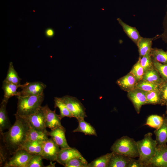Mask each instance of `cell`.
<instances>
[{
  "label": "cell",
  "instance_id": "36",
  "mask_svg": "<svg viewBox=\"0 0 167 167\" xmlns=\"http://www.w3.org/2000/svg\"><path fill=\"white\" fill-rule=\"evenodd\" d=\"M150 52L147 53L145 55L141 58L139 57L140 58L141 65L143 67L144 72L154 66Z\"/></svg>",
  "mask_w": 167,
  "mask_h": 167
},
{
  "label": "cell",
  "instance_id": "15",
  "mask_svg": "<svg viewBox=\"0 0 167 167\" xmlns=\"http://www.w3.org/2000/svg\"><path fill=\"white\" fill-rule=\"evenodd\" d=\"M137 81L130 72L120 78L116 83L123 90L128 92L135 88Z\"/></svg>",
  "mask_w": 167,
  "mask_h": 167
},
{
  "label": "cell",
  "instance_id": "8",
  "mask_svg": "<svg viewBox=\"0 0 167 167\" xmlns=\"http://www.w3.org/2000/svg\"><path fill=\"white\" fill-rule=\"evenodd\" d=\"M147 167H167V145H157Z\"/></svg>",
  "mask_w": 167,
  "mask_h": 167
},
{
  "label": "cell",
  "instance_id": "24",
  "mask_svg": "<svg viewBox=\"0 0 167 167\" xmlns=\"http://www.w3.org/2000/svg\"><path fill=\"white\" fill-rule=\"evenodd\" d=\"M142 79L159 85L164 81L154 66L144 72Z\"/></svg>",
  "mask_w": 167,
  "mask_h": 167
},
{
  "label": "cell",
  "instance_id": "22",
  "mask_svg": "<svg viewBox=\"0 0 167 167\" xmlns=\"http://www.w3.org/2000/svg\"><path fill=\"white\" fill-rule=\"evenodd\" d=\"M8 102L2 101L0 107V133L6 129H9L11 126L6 110Z\"/></svg>",
  "mask_w": 167,
  "mask_h": 167
},
{
  "label": "cell",
  "instance_id": "17",
  "mask_svg": "<svg viewBox=\"0 0 167 167\" xmlns=\"http://www.w3.org/2000/svg\"><path fill=\"white\" fill-rule=\"evenodd\" d=\"M117 19L127 36L137 45L142 37L137 28L126 24L119 18H118Z\"/></svg>",
  "mask_w": 167,
  "mask_h": 167
},
{
  "label": "cell",
  "instance_id": "29",
  "mask_svg": "<svg viewBox=\"0 0 167 167\" xmlns=\"http://www.w3.org/2000/svg\"><path fill=\"white\" fill-rule=\"evenodd\" d=\"M54 108H58L60 112L59 114L61 119L65 117L71 118L73 116L67 108L65 104L62 100L61 97H55L54 100Z\"/></svg>",
  "mask_w": 167,
  "mask_h": 167
},
{
  "label": "cell",
  "instance_id": "12",
  "mask_svg": "<svg viewBox=\"0 0 167 167\" xmlns=\"http://www.w3.org/2000/svg\"><path fill=\"white\" fill-rule=\"evenodd\" d=\"M42 108L45 114V125L46 128L52 130L56 128L63 126L61 123V118L60 115L56 113V110H51L46 104Z\"/></svg>",
  "mask_w": 167,
  "mask_h": 167
},
{
  "label": "cell",
  "instance_id": "7",
  "mask_svg": "<svg viewBox=\"0 0 167 167\" xmlns=\"http://www.w3.org/2000/svg\"><path fill=\"white\" fill-rule=\"evenodd\" d=\"M22 117L25 118L31 127L38 130L47 131L45 117L42 106L33 113Z\"/></svg>",
  "mask_w": 167,
  "mask_h": 167
},
{
  "label": "cell",
  "instance_id": "34",
  "mask_svg": "<svg viewBox=\"0 0 167 167\" xmlns=\"http://www.w3.org/2000/svg\"><path fill=\"white\" fill-rule=\"evenodd\" d=\"M88 163L83 157L75 158L69 161L64 166L65 167H88Z\"/></svg>",
  "mask_w": 167,
  "mask_h": 167
},
{
  "label": "cell",
  "instance_id": "21",
  "mask_svg": "<svg viewBox=\"0 0 167 167\" xmlns=\"http://www.w3.org/2000/svg\"><path fill=\"white\" fill-rule=\"evenodd\" d=\"M156 39V36L153 38L141 37L136 45L138 49L139 57L141 58L147 53L150 52L152 41Z\"/></svg>",
  "mask_w": 167,
  "mask_h": 167
},
{
  "label": "cell",
  "instance_id": "38",
  "mask_svg": "<svg viewBox=\"0 0 167 167\" xmlns=\"http://www.w3.org/2000/svg\"><path fill=\"white\" fill-rule=\"evenodd\" d=\"M159 92L162 105H165L167 103V81H164L160 85Z\"/></svg>",
  "mask_w": 167,
  "mask_h": 167
},
{
  "label": "cell",
  "instance_id": "19",
  "mask_svg": "<svg viewBox=\"0 0 167 167\" xmlns=\"http://www.w3.org/2000/svg\"><path fill=\"white\" fill-rule=\"evenodd\" d=\"M132 158L113 152L109 167H128Z\"/></svg>",
  "mask_w": 167,
  "mask_h": 167
},
{
  "label": "cell",
  "instance_id": "26",
  "mask_svg": "<svg viewBox=\"0 0 167 167\" xmlns=\"http://www.w3.org/2000/svg\"><path fill=\"white\" fill-rule=\"evenodd\" d=\"M113 153L111 152L95 159L88 164V167H109Z\"/></svg>",
  "mask_w": 167,
  "mask_h": 167
},
{
  "label": "cell",
  "instance_id": "37",
  "mask_svg": "<svg viewBox=\"0 0 167 167\" xmlns=\"http://www.w3.org/2000/svg\"><path fill=\"white\" fill-rule=\"evenodd\" d=\"M43 158L40 155H33L28 162L26 167H43Z\"/></svg>",
  "mask_w": 167,
  "mask_h": 167
},
{
  "label": "cell",
  "instance_id": "25",
  "mask_svg": "<svg viewBox=\"0 0 167 167\" xmlns=\"http://www.w3.org/2000/svg\"><path fill=\"white\" fill-rule=\"evenodd\" d=\"M78 121V126L73 131V132H80L83 133L85 135L97 136L96 130L89 123L86 122L84 119H80Z\"/></svg>",
  "mask_w": 167,
  "mask_h": 167
},
{
  "label": "cell",
  "instance_id": "18",
  "mask_svg": "<svg viewBox=\"0 0 167 167\" xmlns=\"http://www.w3.org/2000/svg\"><path fill=\"white\" fill-rule=\"evenodd\" d=\"M48 136V131L38 130L30 126L25 142L43 141L49 138Z\"/></svg>",
  "mask_w": 167,
  "mask_h": 167
},
{
  "label": "cell",
  "instance_id": "31",
  "mask_svg": "<svg viewBox=\"0 0 167 167\" xmlns=\"http://www.w3.org/2000/svg\"><path fill=\"white\" fill-rule=\"evenodd\" d=\"M164 117L157 115H152L147 118L145 125L157 129L162 125Z\"/></svg>",
  "mask_w": 167,
  "mask_h": 167
},
{
  "label": "cell",
  "instance_id": "35",
  "mask_svg": "<svg viewBox=\"0 0 167 167\" xmlns=\"http://www.w3.org/2000/svg\"><path fill=\"white\" fill-rule=\"evenodd\" d=\"M152 61L154 67L163 81H167V64L161 63L153 59Z\"/></svg>",
  "mask_w": 167,
  "mask_h": 167
},
{
  "label": "cell",
  "instance_id": "41",
  "mask_svg": "<svg viewBox=\"0 0 167 167\" xmlns=\"http://www.w3.org/2000/svg\"><path fill=\"white\" fill-rule=\"evenodd\" d=\"M46 36L49 37H51L54 35V32L51 28L47 29L45 32Z\"/></svg>",
  "mask_w": 167,
  "mask_h": 167
},
{
  "label": "cell",
  "instance_id": "30",
  "mask_svg": "<svg viewBox=\"0 0 167 167\" xmlns=\"http://www.w3.org/2000/svg\"><path fill=\"white\" fill-rule=\"evenodd\" d=\"M160 86L159 85L142 79L137 82L135 88H139L146 92H159Z\"/></svg>",
  "mask_w": 167,
  "mask_h": 167
},
{
  "label": "cell",
  "instance_id": "33",
  "mask_svg": "<svg viewBox=\"0 0 167 167\" xmlns=\"http://www.w3.org/2000/svg\"><path fill=\"white\" fill-rule=\"evenodd\" d=\"M146 104H161L159 92L149 91L146 92Z\"/></svg>",
  "mask_w": 167,
  "mask_h": 167
},
{
  "label": "cell",
  "instance_id": "5",
  "mask_svg": "<svg viewBox=\"0 0 167 167\" xmlns=\"http://www.w3.org/2000/svg\"><path fill=\"white\" fill-rule=\"evenodd\" d=\"M61 98L73 117L76 118L77 120H79L84 119L87 117L85 107L80 101L76 98L66 95Z\"/></svg>",
  "mask_w": 167,
  "mask_h": 167
},
{
  "label": "cell",
  "instance_id": "40",
  "mask_svg": "<svg viewBox=\"0 0 167 167\" xmlns=\"http://www.w3.org/2000/svg\"><path fill=\"white\" fill-rule=\"evenodd\" d=\"M128 167H144L143 164L138 160L132 158Z\"/></svg>",
  "mask_w": 167,
  "mask_h": 167
},
{
  "label": "cell",
  "instance_id": "2",
  "mask_svg": "<svg viewBox=\"0 0 167 167\" xmlns=\"http://www.w3.org/2000/svg\"><path fill=\"white\" fill-rule=\"evenodd\" d=\"M17 110L15 114L25 117L34 113L41 106L44 98V93L37 95L17 96Z\"/></svg>",
  "mask_w": 167,
  "mask_h": 167
},
{
  "label": "cell",
  "instance_id": "1",
  "mask_svg": "<svg viewBox=\"0 0 167 167\" xmlns=\"http://www.w3.org/2000/svg\"><path fill=\"white\" fill-rule=\"evenodd\" d=\"M14 124L5 132L1 133L3 145L10 156L19 149L25 142L30 126L25 118L15 114Z\"/></svg>",
  "mask_w": 167,
  "mask_h": 167
},
{
  "label": "cell",
  "instance_id": "32",
  "mask_svg": "<svg viewBox=\"0 0 167 167\" xmlns=\"http://www.w3.org/2000/svg\"><path fill=\"white\" fill-rule=\"evenodd\" d=\"M130 72L134 76L137 82L142 79L144 71L141 65L139 58L137 62L133 66Z\"/></svg>",
  "mask_w": 167,
  "mask_h": 167
},
{
  "label": "cell",
  "instance_id": "9",
  "mask_svg": "<svg viewBox=\"0 0 167 167\" xmlns=\"http://www.w3.org/2000/svg\"><path fill=\"white\" fill-rule=\"evenodd\" d=\"M60 150V147L52 138H48L42 142L41 155L43 159L50 161H56Z\"/></svg>",
  "mask_w": 167,
  "mask_h": 167
},
{
  "label": "cell",
  "instance_id": "27",
  "mask_svg": "<svg viewBox=\"0 0 167 167\" xmlns=\"http://www.w3.org/2000/svg\"><path fill=\"white\" fill-rule=\"evenodd\" d=\"M21 80V79L19 77L14 68L12 62H10L7 75L4 80L10 83L19 85L20 84Z\"/></svg>",
  "mask_w": 167,
  "mask_h": 167
},
{
  "label": "cell",
  "instance_id": "20",
  "mask_svg": "<svg viewBox=\"0 0 167 167\" xmlns=\"http://www.w3.org/2000/svg\"><path fill=\"white\" fill-rule=\"evenodd\" d=\"M163 117L162 124L154 132L156 136V140L159 145L165 144L167 142V118Z\"/></svg>",
  "mask_w": 167,
  "mask_h": 167
},
{
  "label": "cell",
  "instance_id": "14",
  "mask_svg": "<svg viewBox=\"0 0 167 167\" xmlns=\"http://www.w3.org/2000/svg\"><path fill=\"white\" fill-rule=\"evenodd\" d=\"M66 130L63 127L56 128L49 132V136L51 137L56 143L61 148L70 147L68 145L65 136Z\"/></svg>",
  "mask_w": 167,
  "mask_h": 167
},
{
  "label": "cell",
  "instance_id": "3",
  "mask_svg": "<svg viewBox=\"0 0 167 167\" xmlns=\"http://www.w3.org/2000/svg\"><path fill=\"white\" fill-rule=\"evenodd\" d=\"M151 132L145 134L143 138L137 142L139 153L138 160L144 167L147 165L154 156L158 145L156 140L153 139Z\"/></svg>",
  "mask_w": 167,
  "mask_h": 167
},
{
  "label": "cell",
  "instance_id": "11",
  "mask_svg": "<svg viewBox=\"0 0 167 167\" xmlns=\"http://www.w3.org/2000/svg\"><path fill=\"white\" fill-rule=\"evenodd\" d=\"M146 92L137 88L127 92V96L138 114L139 113L142 106L146 104Z\"/></svg>",
  "mask_w": 167,
  "mask_h": 167
},
{
  "label": "cell",
  "instance_id": "13",
  "mask_svg": "<svg viewBox=\"0 0 167 167\" xmlns=\"http://www.w3.org/2000/svg\"><path fill=\"white\" fill-rule=\"evenodd\" d=\"M82 157V155L77 149L70 147L60 149L57 155L56 161L64 166L69 161L72 159Z\"/></svg>",
  "mask_w": 167,
  "mask_h": 167
},
{
  "label": "cell",
  "instance_id": "28",
  "mask_svg": "<svg viewBox=\"0 0 167 167\" xmlns=\"http://www.w3.org/2000/svg\"><path fill=\"white\" fill-rule=\"evenodd\" d=\"M152 59L163 64H167V51L156 48H152L150 52Z\"/></svg>",
  "mask_w": 167,
  "mask_h": 167
},
{
  "label": "cell",
  "instance_id": "10",
  "mask_svg": "<svg viewBox=\"0 0 167 167\" xmlns=\"http://www.w3.org/2000/svg\"><path fill=\"white\" fill-rule=\"evenodd\" d=\"M46 87V85L41 82H26L21 88L22 90L19 91V96H28L42 94Z\"/></svg>",
  "mask_w": 167,
  "mask_h": 167
},
{
  "label": "cell",
  "instance_id": "42",
  "mask_svg": "<svg viewBox=\"0 0 167 167\" xmlns=\"http://www.w3.org/2000/svg\"><path fill=\"white\" fill-rule=\"evenodd\" d=\"M165 105H166V113L167 116V103H166Z\"/></svg>",
  "mask_w": 167,
  "mask_h": 167
},
{
  "label": "cell",
  "instance_id": "23",
  "mask_svg": "<svg viewBox=\"0 0 167 167\" xmlns=\"http://www.w3.org/2000/svg\"><path fill=\"white\" fill-rule=\"evenodd\" d=\"M43 142H25L22 145L19 149L25 150L29 153L32 155H41Z\"/></svg>",
  "mask_w": 167,
  "mask_h": 167
},
{
  "label": "cell",
  "instance_id": "16",
  "mask_svg": "<svg viewBox=\"0 0 167 167\" xmlns=\"http://www.w3.org/2000/svg\"><path fill=\"white\" fill-rule=\"evenodd\" d=\"M24 85V84L18 85L10 83L4 80L2 88L4 93L2 100L8 102L9 99L11 97L14 96H19V91L18 92L17 89L19 88H21Z\"/></svg>",
  "mask_w": 167,
  "mask_h": 167
},
{
  "label": "cell",
  "instance_id": "6",
  "mask_svg": "<svg viewBox=\"0 0 167 167\" xmlns=\"http://www.w3.org/2000/svg\"><path fill=\"white\" fill-rule=\"evenodd\" d=\"M33 155L22 149L16 150L3 165L5 167H26Z\"/></svg>",
  "mask_w": 167,
  "mask_h": 167
},
{
  "label": "cell",
  "instance_id": "4",
  "mask_svg": "<svg viewBox=\"0 0 167 167\" xmlns=\"http://www.w3.org/2000/svg\"><path fill=\"white\" fill-rule=\"evenodd\" d=\"M112 152L131 158L139 157L136 141L127 136L117 139L110 148Z\"/></svg>",
  "mask_w": 167,
  "mask_h": 167
},
{
  "label": "cell",
  "instance_id": "39",
  "mask_svg": "<svg viewBox=\"0 0 167 167\" xmlns=\"http://www.w3.org/2000/svg\"><path fill=\"white\" fill-rule=\"evenodd\" d=\"M163 32L160 35L157 36L156 39L161 38L167 44V10L163 23Z\"/></svg>",
  "mask_w": 167,
  "mask_h": 167
}]
</instances>
